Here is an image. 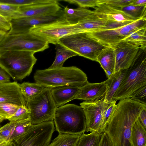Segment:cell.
I'll use <instances>...</instances> for the list:
<instances>
[{
	"instance_id": "cell-36",
	"label": "cell",
	"mask_w": 146,
	"mask_h": 146,
	"mask_svg": "<svg viewBox=\"0 0 146 146\" xmlns=\"http://www.w3.org/2000/svg\"><path fill=\"white\" fill-rule=\"evenodd\" d=\"M16 124L17 122L11 121L0 127V137L7 141H12L11 137Z\"/></svg>"
},
{
	"instance_id": "cell-33",
	"label": "cell",
	"mask_w": 146,
	"mask_h": 146,
	"mask_svg": "<svg viewBox=\"0 0 146 146\" xmlns=\"http://www.w3.org/2000/svg\"><path fill=\"white\" fill-rule=\"evenodd\" d=\"M20 106L11 104L0 103V117L4 119H8Z\"/></svg>"
},
{
	"instance_id": "cell-44",
	"label": "cell",
	"mask_w": 146,
	"mask_h": 146,
	"mask_svg": "<svg viewBox=\"0 0 146 146\" xmlns=\"http://www.w3.org/2000/svg\"><path fill=\"white\" fill-rule=\"evenodd\" d=\"M10 28V21L0 15V30L7 32Z\"/></svg>"
},
{
	"instance_id": "cell-17",
	"label": "cell",
	"mask_w": 146,
	"mask_h": 146,
	"mask_svg": "<svg viewBox=\"0 0 146 146\" xmlns=\"http://www.w3.org/2000/svg\"><path fill=\"white\" fill-rule=\"evenodd\" d=\"M93 12L104 20L118 22L135 20L120 9L104 3H100Z\"/></svg>"
},
{
	"instance_id": "cell-12",
	"label": "cell",
	"mask_w": 146,
	"mask_h": 146,
	"mask_svg": "<svg viewBox=\"0 0 146 146\" xmlns=\"http://www.w3.org/2000/svg\"><path fill=\"white\" fill-rule=\"evenodd\" d=\"M64 17L63 10L52 15L22 17L10 20L11 28L9 34L23 33L30 31L34 26L51 23Z\"/></svg>"
},
{
	"instance_id": "cell-35",
	"label": "cell",
	"mask_w": 146,
	"mask_h": 146,
	"mask_svg": "<svg viewBox=\"0 0 146 146\" xmlns=\"http://www.w3.org/2000/svg\"><path fill=\"white\" fill-rule=\"evenodd\" d=\"M19 6L0 3V15L10 21L18 11Z\"/></svg>"
},
{
	"instance_id": "cell-39",
	"label": "cell",
	"mask_w": 146,
	"mask_h": 146,
	"mask_svg": "<svg viewBox=\"0 0 146 146\" xmlns=\"http://www.w3.org/2000/svg\"><path fill=\"white\" fill-rule=\"evenodd\" d=\"M70 4H76L80 7H86L95 8L100 4L99 0H65L64 1Z\"/></svg>"
},
{
	"instance_id": "cell-26",
	"label": "cell",
	"mask_w": 146,
	"mask_h": 146,
	"mask_svg": "<svg viewBox=\"0 0 146 146\" xmlns=\"http://www.w3.org/2000/svg\"><path fill=\"white\" fill-rule=\"evenodd\" d=\"M146 27L135 30L122 40L135 46L139 49H146Z\"/></svg>"
},
{
	"instance_id": "cell-15",
	"label": "cell",
	"mask_w": 146,
	"mask_h": 146,
	"mask_svg": "<svg viewBox=\"0 0 146 146\" xmlns=\"http://www.w3.org/2000/svg\"><path fill=\"white\" fill-rule=\"evenodd\" d=\"M0 103L26 106V102L17 82L0 84Z\"/></svg>"
},
{
	"instance_id": "cell-21",
	"label": "cell",
	"mask_w": 146,
	"mask_h": 146,
	"mask_svg": "<svg viewBox=\"0 0 146 146\" xmlns=\"http://www.w3.org/2000/svg\"><path fill=\"white\" fill-rule=\"evenodd\" d=\"M106 21L99 17L93 12L76 24L82 33L96 31L104 27Z\"/></svg>"
},
{
	"instance_id": "cell-49",
	"label": "cell",
	"mask_w": 146,
	"mask_h": 146,
	"mask_svg": "<svg viewBox=\"0 0 146 146\" xmlns=\"http://www.w3.org/2000/svg\"><path fill=\"white\" fill-rule=\"evenodd\" d=\"M7 32L0 30V42L4 36Z\"/></svg>"
},
{
	"instance_id": "cell-16",
	"label": "cell",
	"mask_w": 146,
	"mask_h": 146,
	"mask_svg": "<svg viewBox=\"0 0 146 146\" xmlns=\"http://www.w3.org/2000/svg\"><path fill=\"white\" fill-rule=\"evenodd\" d=\"M106 90V81L97 83H90L88 82L81 87L78 90L75 99L92 101L104 98Z\"/></svg>"
},
{
	"instance_id": "cell-22",
	"label": "cell",
	"mask_w": 146,
	"mask_h": 146,
	"mask_svg": "<svg viewBox=\"0 0 146 146\" xmlns=\"http://www.w3.org/2000/svg\"><path fill=\"white\" fill-rule=\"evenodd\" d=\"M126 69L122 70L111 75L106 81V90L104 101L106 102H110L116 90L119 87L126 72Z\"/></svg>"
},
{
	"instance_id": "cell-38",
	"label": "cell",
	"mask_w": 146,
	"mask_h": 146,
	"mask_svg": "<svg viewBox=\"0 0 146 146\" xmlns=\"http://www.w3.org/2000/svg\"><path fill=\"white\" fill-rule=\"evenodd\" d=\"M29 115L30 111L26 106H20L8 120L10 121L17 122L30 119Z\"/></svg>"
},
{
	"instance_id": "cell-7",
	"label": "cell",
	"mask_w": 146,
	"mask_h": 146,
	"mask_svg": "<svg viewBox=\"0 0 146 146\" xmlns=\"http://www.w3.org/2000/svg\"><path fill=\"white\" fill-rule=\"evenodd\" d=\"M32 125L53 121L57 107L51 93V88L45 87L39 95L26 102Z\"/></svg>"
},
{
	"instance_id": "cell-6",
	"label": "cell",
	"mask_w": 146,
	"mask_h": 146,
	"mask_svg": "<svg viewBox=\"0 0 146 146\" xmlns=\"http://www.w3.org/2000/svg\"><path fill=\"white\" fill-rule=\"evenodd\" d=\"M49 42L29 31L14 34L7 33L0 42V51L10 50L43 51L49 47Z\"/></svg>"
},
{
	"instance_id": "cell-43",
	"label": "cell",
	"mask_w": 146,
	"mask_h": 146,
	"mask_svg": "<svg viewBox=\"0 0 146 146\" xmlns=\"http://www.w3.org/2000/svg\"><path fill=\"white\" fill-rule=\"evenodd\" d=\"M99 146H113L105 131L101 134Z\"/></svg>"
},
{
	"instance_id": "cell-46",
	"label": "cell",
	"mask_w": 146,
	"mask_h": 146,
	"mask_svg": "<svg viewBox=\"0 0 146 146\" xmlns=\"http://www.w3.org/2000/svg\"><path fill=\"white\" fill-rule=\"evenodd\" d=\"M138 119L143 127L146 129V108L143 109L140 113Z\"/></svg>"
},
{
	"instance_id": "cell-30",
	"label": "cell",
	"mask_w": 146,
	"mask_h": 146,
	"mask_svg": "<svg viewBox=\"0 0 146 146\" xmlns=\"http://www.w3.org/2000/svg\"><path fill=\"white\" fill-rule=\"evenodd\" d=\"M146 5L135 6L129 4L120 9L135 20L146 18Z\"/></svg>"
},
{
	"instance_id": "cell-40",
	"label": "cell",
	"mask_w": 146,
	"mask_h": 146,
	"mask_svg": "<svg viewBox=\"0 0 146 146\" xmlns=\"http://www.w3.org/2000/svg\"><path fill=\"white\" fill-rule=\"evenodd\" d=\"M134 0H99L100 3H104L121 9L130 4Z\"/></svg>"
},
{
	"instance_id": "cell-13",
	"label": "cell",
	"mask_w": 146,
	"mask_h": 146,
	"mask_svg": "<svg viewBox=\"0 0 146 146\" xmlns=\"http://www.w3.org/2000/svg\"><path fill=\"white\" fill-rule=\"evenodd\" d=\"M113 47L115 56V72L130 67L139 50L138 47L122 40Z\"/></svg>"
},
{
	"instance_id": "cell-14",
	"label": "cell",
	"mask_w": 146,
	"mask_h": 146,
	"mask_svg": "<svg viewBox=\"0 0 146 146\" xmlns=\"http://www.w3.org/2000/svg\"><path fill=\"white\" fill-rule=\"evenodd\" d=\"M61 10L58 2L20 6L18 11L11 19L52 15L57 13Z\"/></svg>"
},
{
	"instance_id": "cell-29",
	"label": "cell",
	"mask_w": 146,
	"mask_h": 146,
	"mask_svg": "<svg viewBox=\"0 0 146 146\" xmlns=\"http://www.w3.org/2000/svg\"><path fill=\"white\" fill-rule=\"evenodd\" d=\"M101 134L96 132L84 133L80 135L77 146H99Z\"/></svg>"
},
{
	"instance_id": "cell-25",
	"label": "cell",
	"mask_w": 146,
	"mask_h": 146,
	"mask_svg": "<svg viewBox=\"0 0 146 146\" xmlns=\"http://www.w3.org/2000/svg\"><path fill=\"white\" fill-rule=\"evenodd\" d=\"M56 55L54 60L48 68L52 69L63 67L64 62L70 57L78 55L72 51L57 43L56 45Z\"/></svg>"
},
{
	"instance_id": "cell-32",
	"label": "cell",
	"mask_w": 146,
	"mask_h": 146,
	"mask_svg": "<svg viewBox=\"0 0 146 146\" xmlns=\"http://www.w3.org/2000/svg\"><path fill=\"white\" fill-rule=\"evenodd\" d=\"M32 125L29 119L17 121L11 141L14 142L23 137L29 131Z\"/></svg>"
},
{
	"instance_id": "cell-8",
	"label": "cell",
	"mask_w": 146,
	"mask_h": 146,
	"mask_svg": "<svg viewBox=\"0 0 146 146\" xmlns=\"http://www.w3.org/2000/svg\"><path fill=\"white\" fill-rule=\"evenodd\" d=\"M58 43L75 52L78 55L97 62V58L105 46L88 37L86 33L74 34L60 38Z\"/></svg>"
},
{
	"instance_id": "cell-23",
	"label": "cell",
	"mask_w": 146,
	"mask_h": 146,
	"mask_svg": "<svg viewBox=\"0 0 146 146\" xmlns=\"http://www.w3.org/2000/svg\"><path fill=\"white\" fill-rule=\"evenodd\" d=\"M63 11L64 18L70 23L76 24L88 15L93 11L86 8L79 7L76 9L65 7Z\"/></svg>"
},
{
	"instance_id": "cell-10",
	"label": "cell",
	"mask_w": 146,
	"mask_h": 146,
	"mask_svg": "<svg viewBox=\"0 0 146 146\" xmlns=\"http://www.w3.org/2000/svg\"><path fill=\"white\" fill-rule=\"evenodd\" d=\"M54 129L53 121L33 125L28 133L14 141V146H47Z\"/></svg>"
},
{
	"instance_id": "cell-37",
	"label": "cell",
	"mask_w": 146,
	"mask_h": 146,
	"mask_svg": "<svg viewBox=\"0 0 146 146\" xmlns=\"http://www.w3.org/2000/svg\"><path fill=\"white\" fill-rule=\"evenodd\" d=\"M116 101L112 100L111 102L109 103L104 111L101 128L102 133L105 131L106 128L116 105Z\"/></svg>"
},
{
	"instance_id": "cell-34",
	"label": "cell",
	"mask_w": 146,
	"mask_h": 146,
	"mask_svg": "<svg viewBox=\"0 0 146 146\" xmlns=\"http://www.w3.org/2000/svg\"><path fill=\"white\" fill-rule=\"evenodd\" d=\"M51 2V0H0V3L19 7L39 4L48 3Z\"/></svg>"
},
{
	"instance_id": "cell-45",
	"label": "cell",
	"mask_w": 146,
	"mask_h": 146,
	"mask_svg": "<svg viewBox=\"0 0 146 146\" xmlns=\"http://www.w3.org/2000/svg\"><path fill=\"white\" fill-rule=\"evenodd\" d=\"M10 78L9 75L0 67V84L10 82Z\"/></svg>"
},
{
	"instance_id": "cell-42",
	"label": "cell",
	"mask_w": 146,
	"mask_h": 146,
	"mask_svg": "<svg viewBox=\"0 0 146 146\" xmlns=\"http://www.w3.org/2000/svg\"><path fill=\"white\" fill-rule=\"evenodd\" d=\"M134 21L122 22L107 21L106 25L99 30H111L118 29L129 24Z\"/></svg>"
},
{
	"instance_id": "cell-28",
	"label": "cell",
	"mask_w": 146,
	"mask_h": 146,
	"mask_svg": "<svg viewBox=\"0 0 146 146\" xmlns=\"http://www.w3.org/2000/svg\"><path fill=\"white\" fill-rule=\"evenodd\" d=\"M80 135L59 133L47 146H77Z\"/></svg>"
},
{
	"instance_id": "cell-3",
	"label": "cell",
	"mask_w": 146,
	"mask_h": 146,
	"mask_svg": "<svg viewBox=\"0 0 146 146\" xmlns=\"http://www.w3.org/2000/svg\"><path fill=\"white\" fill-rule=\"evenodd\" d=\"M146 86V49H139L131 65L126 69L112 100L130 98L132 94Z\"/></svg>"
},
{
	"instance_id": "cell-5",
	"label": "cell",
	"mask_w": 146,
	"mask_h": 146,
	"mask_svg": "<svg viewBox=\"0 0 146 146\" xmlns=\"http://www.w3.org/2000/svg\"><path fill=\"white\" fill-rule=\"evenodd\" d=\"M53 120L59 133L81 135L86 131V118L80 106L68 104L57 108Z\"/></svg>"
},
{
	"instance_id": "cell-41",
	"label": "cell",
	"mask_w": 146,
	"mask_h": 146,
	"mask_svg": "<svg viewBox=\"0 0 146 146\" xmlns=\"http://www.w3.org/2000/svg\"><path fill=\"white\" fill-rule=\"evenodd\" d=\"M132 99L146 105V86L140 88L132 95Z\"/></svg>"
},
{
	"instance_id": "cell-11",
	"label": "cell",
	"mask_w": 146,
	"mask_h": 146,
	"mask_svg": "<svg viewBox=\"0 0 146 146\" xmlns=\"http://www.w3.org/2000/svg\"><path fill=\"white\" fill-rule=\"evenodd\" d=\"M104 99V97L94 101H84L80 104L86 118L87 126L86 132L102 133L101 128L103 113L110 103L105 102Z\"/></svg>"
},
{
	"instance_id": "cell-18",
	"label": "cell",
	"mask_w": 146,
	"mask_h": 146,
	"mask_svg": "<svg viewBox=\"0 0 146 146\" xmlns=\"http://www.w3.org/2000/svg\"><path fill=\"white\" fill-rule=\"evenodd\" d=\"M120 28L99 30L86 34L88 37L105 47H113L123 40L119 34Z\"/></svg>"
},
{
	"instance_id": "cell-48",
	"label": "cell",
	"mask_w": 146,
	"mask_h": 146,
	"mask_svg": "<svg viewBox=\"0 0 146 146\" xmlns=\"http://www.w3.org/2000/svg\"><path fill=\"white\" fill-rule=\"evenodd\" d=\"M130 5L135 6L146 5V0H134Z\"/></svg>"
},
{
	"instance_id": "cell-1",
	"label": "cell",
	"mask_w": 146,
	"mask_h": 146,
	"mask_svg": "<svg viewBox=\"0 0 146 146\" xmlns=\"http://www.w3.org/2000/svg\"><path fill=\"white\" fill-rule=\"evenodd\" d=\"M146 105L131 98L120 100L116 104L105 131L113 146H132L131 127Z\"/></svg>"
},
{
	"instance_id": "cell-50",
	"label": "cell",
	"mask_w": 146,
	"mask_h": 146,
	"mask_svg": "<svg viewBox=\"0 0 146 146\" xmlns=\"http://www.w3.org/2000/svg\"><path fill=\"white\" fill-rule=\"evenodd\" d=\"M4 120L3 119L0 117V123L2 122Z\"/></svg>"
},
{
	"instance_id": "cell-2",
	"label": "cell",
	"mask_w": 146,
	"mask_h": 146,
	"mask_svg": "<svg viewBox=\"0 0 146 146\" xmlns=\"http://www.w3.org/2000/svg\"><path fill=\"white\" fill-rule=\"evenodd\" d=\"M33 78L35 83L50 88L66 86L81 87L88 82L86 74L75 66L37 70Z\"/></svg>"
},
{
	"instance_id": "cell-47",
	"label": "cell",
	"mask_w": 146,
	"mask_h": 146,
	"mask_svg": "<svg viewBox=\"0 0 146 146\" xmlns=\"http://www.w3.org/2000/svg\"><path fill=\"white\" fill-rule=\"evenodd\" d=\"M0 146H14V143L13 141H7L0 137Z\"/></svg>"
},
{
	"instance_id": "cell-4",
	"label": "cell",
	"mask_w": 146,
	"mask_h": 146,
	"mask_svg": "<svg viewBox=\"0 0 146 146\" xmlns=\"http://www.w3.org/2000/svg\"><path fill=\"white\" fill-rule=\"evenodd\" d=\"M32 51H0V67L13 80H21L31 73L37 59Z\"/></svg>"
},
{
	"instance_id": "cell-31",
	"label": "cell",
	"mask_w": 146,
	"mask_h": 146,
	"mask_svg": "<svg viewBox=\"0 0 146 146\" xmlns=\"http://www.w3.org/2000/svg\"><path fill=\"white\" fill-rule=\"evenodd\" d=\"M144 27H146V18L135 20L120 28L119 34L123 40L131 32Z\"/></svg>"
},
{
	"instance_id": "cell-20",
	"label": "cell",
	"mask_w": 146,
	"mask_h": 146,
	"mask_svg": "<svg viewBox=\"0 0 146 146\" xmlns=\"http://www.w3.org/2000/svg\"><path fill=\"white\" fill-rule=\"evenodd\" d=\"M107 76L110 77L115 72V56L113 48L105 47L100 52L97 58Z\"/></svg>"
},
{
	"instance_id": "cell-9",
	"label": "cell",
	"mask_w": 146,
	"mask_h": 146,
	"mask_svg": "<svg viewBox=\"0 0 146 146\" xmlns=\"http://www.w3.org/2000/svg\"><path fill=\"white\" fill-rule=\"evenodd\" d=\"M76 24H71L64 18L55 21L34 26L30 31L47 41L56 45L59 40L66 36L82 33Z\"/></svg>"
},
{
	"instance_id": "cell-24",
	"label": "cell",
	"mask_w": 146,
	"mask_h": 146,
	"mask_svg": "<svg viewBox=\"0 0 146 146\" xmlns=\"http://www.w3.org/2000/svg\"><path fill=\"white\" fill-rule=\"evenodd\" d=\"M146 132L138 118L131 128V140L132 146H146Z\"/></svg>"
},
{
	"instance_id": "cell-27",
	"label": "cell",
	"mask_w": 146,
	"mask_h": 146,
	"mask_svg": "<svg viewBox=\"0 0 146 146\" xmlns=\"http://www.w3.org/2000/svg\"><path fill=\"white\" fill-rule=\"evenodd\" d=\"M19 85L26 102L39 95L45 88L35 82H23Z\"/></svg>"
},
{
	"instance_id": "cell-19",
	"label": "cell",
	"mask_w": 146,
	"mask_h": 146,
	"mask_svg": "<svg viewBox=\"0 0 146 146\" xmlns=\"http://www.w3.org/2000/svg\"><path fill=\"white\" fill-rule=\"evenodd\" d=\"M80 87L66 86L51 88L53 99L57 108L75 99Z\"/></svg>"
}]
</instances>
